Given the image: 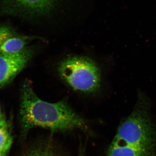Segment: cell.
Masks as SVG:
<instances>
[{
	"label": "cell",
	"instance_id": "6da1fadb",
	"mask_svg": "<svg viewBox=\"0 0 156 156\" xmlns=\"http://www.w3.org/2000/svg\"><path fill=\"white\" fill-rule=\"evenodd\" d=\"M20 104L21 121L25 129L38 126L56 132L87 129L86 121L66 101L56 103L44 101L28 84L23 88Z\"/></svg>",
	"mask_w": 156,
	"mask_h": 156
},
{
	"label": "cell",
	"instance_id": "7a4b0ae2",
	"mask_svg": "<svg viewBox=\"0 0 156 156\" xmlns=\"http://www.w3.org/2000/svg\"><path fill=\"white\" fill-rule=\"evenodd\" d=\"M138 106L120 125L107 156H156V133L147 113V100L139 93Z\"/></svg>",
	"mask_w": 156,
	"mask_h": 156
},
{
	"label": "cell",
	"instance_id": "3957f363",
	"mask_svg": "<svg viewBox=\"0 0 156 156\" xmlns=\"http://www.w3.org/2000/svg\"><path fill=\"white\" fill-rule=\"evenodd\" d=\"M58 70L62 80L74 90L92 93L100 87V70L88 57H68L59 63Z\"/></svg>",
	"mask_w": 156,
	"mask_h": 156
},
{
	"label": "cell",
	"instance_id": "277c9868",
	"mask_svg": "<svg viewBox=\"0 0 156 156\" xmlns=\"http://www.w3.org/2000/svg\"><path fill=\"white\" fill-rule=\"evenodd\" d=\"M34 52L33 49L27 47L17 53L0 54V89L25 67Z\"/></svg>",
	"mask_w": 156,
	"mask_h": 156
},
{
	"label": "cell",
	"instance_id": "5b68a950",
	"mask_svg": "<svg viewBox=\"0 0 156 156\" xmlns=\"http://www.w3.org/2000/svg\"><path fill=\"white\" fill-rule=\"evenodd\" d=\"M34 37H10L0 42V54L14 53L19 52L26 48Z\"/></svg>",
	"mask_w": 156,
	"mask_h": 156
},
{
	"label": "cell",
	"instance_id": "8992f818",
	"mask_svg": "<svg viewBox=\"0 0 156 156\" xmlns=\"http://www.w3.org/2000/svg\"><path fill=\"white\" fill-rule=\"evenodd\" d=\"M16 1L20 5L35 14H47L53 8V4L48 0H16Z\"/></svg>",
	"mask_w": 156,
	"mask_h": 156
},
{
	"label": "cell",
	"instance_id": "52a82bcc",
	"mask_svg": "<svg viewBox=\"0 0 156 156\" xmlns=\"http://www.w3.org/2000/svg\"><path fill=\"white\" fill-rule=\"evenodd\" d=\"M12 139L5 119L0 117V151L8 152L12 144Z\"/></svg>",
	"mask_w": 156,
	"mask_h": 156
},
{
	"label": "cell",
	"instance_id": "ba28073f",
	"mask_svg": "<svg viewBox=\"0 0 156 156\" xmlns=\"http://www.w3.org/2000/svg\"><path fill=\"white\" fill-rule=\"evenodd\" d=\"M52 153L48 149H39L31 152L26 156H54Z\"/></svg>",
	"mask_w": 156,
	"mask_h": 156
},
{
	"label": "cell",
	"instance_id": "9c48e42d",
	"mask_svg": "<svg viewBox=\"0 0 156 156\" xmlns=\"http://www.w3.org/2000/svg\"><path fill=\"white\" fill-rule=\"evenodd\" d=\"M11 37L10 31L8 28L2 27L0 28V42Z\"/></svg>",
	"mask_w": 156,
	"mask_h": 156
},
{
	"label": "cell",
	"instance_id": "30bf717a",
	"mask_svg": "<svg viewBox=\"0 0 156 156\" xmlns=\"http://www.w3.org/2000/svg\"><path fill=\"white\" fill-rule=\"evenodd\" d=\"M7 153L0 151V156H5Z\"/></svg>",
	"mask_w": 156,
	"mask_h": 156
},
{
	"label": "cell",
	"instance_id": "8fae6325",
	"mask_svg": "<svg viewBox=\"0 0 156 156\" xmlns=\"http://www.w3.org/2000/svg\"><path fill=\"white\" fill-rule=\"evenodd\" d=\"M48 1H49L50 3H51V4H53V2H54V0H48Z\"/></svg>",
	"mask_w": 156,
	"mask_h": 156
},
{
	"label": "cell",
	"instance_id": "7c38bea8",
	"mask_svg": "<svg viewBox=\"0 0 156 156\" xmlns=\"http://www.w3.org/2000/svg\"><path fill=\"white\" fill-rule=\"evenodd\" d=\"M0 117H1V110H0Z\"/></svg>",
	"mask_w": 156,
	"mask_h": 156
}]
</instances>
